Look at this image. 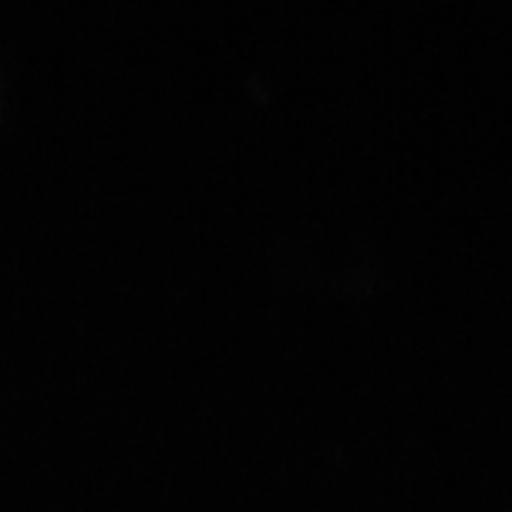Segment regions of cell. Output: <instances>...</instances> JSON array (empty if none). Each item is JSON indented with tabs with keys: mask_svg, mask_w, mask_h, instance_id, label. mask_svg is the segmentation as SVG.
Instances as JSON below:
<instances>
[]
</instances>
